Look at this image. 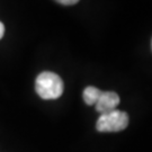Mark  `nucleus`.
<instances>
[{
	"label": "nucleus",
	"mask_w": 152,
	"mask_h": 152,
	"mask_svg": "<svg viewBox=\"0 0 152 152\" xmlns=\"http://www.w3.org/2000/svg\"><path fill=\"white\" fill-rule=\"evenodd\" d=\"M63 81L54 72L44 71L35 81V90L42 99H58L63 94Z\"/></svg>",
	"instance_id": "f257e3e1"
},
{
	"label": "nucleus",
	"mask_w": 152,
	"mask_h": 152,
	"mask_svg": "<svg viewBox=\"0 0 152 152\" xmlns=\"http://www.w3.org/2000/svg\"><path fill=\"white\" fill-rule=\"evenodd\" d=\"M129 122L130 117L127 113L115 109L99 116L96 129L99 132H120L129 126Z\"/></svg>",
	"instance_id": "f03ea898"
},
{
	"label": "nucleus",
	"mask_w": 152,
	"mask_h": 152,
	"mask_svg": "<svg viewBox=\"0 0 152 152\" xmlns=\"http://www.w3.org/2000/svg\"><path fill=\"white\" fill-rule=\"evenodd\" d=\"M121 98L114 91H103L98 98L96 105V110L100 114H106L112 110H115L120 105Z\"/></svg>",
	"instance_id": "7ed1b4c3"
},
{
	"label": "nucleus",
	"mask_w": 152,
	"mask_h": 152,
	"mask_svg": "<svg viewBox=\"0 0 152 152\" xmlns=\"http://www.w3.org/2000/svg\"><path fill=\"white\" fill-rule=\"evenodd\" d=\"M102 90L98 89V88L94 87V86H89L83 90L82 94V98H83V102L87 104V105H95L97 103L98 98L100 97L102 95Z\"/></svg>",
	"instance_id": "20e7f679"
},
{
	"label": "nucleus",
	"mask_w": 152,
	"mask_h": 152,
	"mask_svg": "<svg viewBox=\"0 0 152 152\" xmlns=\"http://www.w3.org/2000/svg\"><path fill=\"white\" fill-rule=\"evenodd\" d=\"M55 1L63 6H72L76 5L77 2H79V0H55Z\"/></svg>",
	"instance_id": "39448f33"
},
{
	"label": "nucleus",
	"mask_w": 152,
	"mask_h": 152,
	"mask_svg": "<svg viewBox=\"0 0 152 152\" xmlns=\"http://www.w3.org/2000/svg\"><path fill=\"white\" fill-rule=\"evenodd\" d=\"M4 34H5V26H4V24H2V23L0 22V39L2 38Z\"/></svg>",
	"instance_id": "423d86ee"
},
{
	"label": "nucleus",
	"mask_w": 152,
	"mask_h": 152,
	"mask_svg": "<svg viewBox=\"0 0 152 152\" xmlns=\"http://www.w3.org/2000/svg\"><path fill=\"white\" fill-rule=\"evenodd\" d=\"M151 46H152V42H151Z\"/></svg>",
	"instance_id": "0eeeda50"
}]
</instances>
